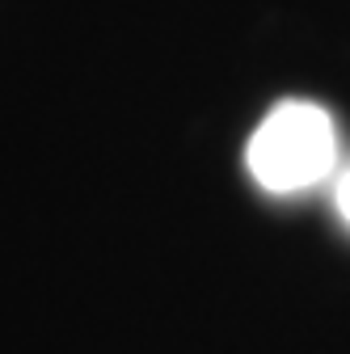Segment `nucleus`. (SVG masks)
<instances>
[{
    "label": "nucleus",
    "mask_w": 350,
    "mask_h": 354,
    "mask_svg": "<svg viewBox=\"0 0 350 354\" xmlns=\"http://www.w3.org/2000/svg\"><path fill=\"white\" fill-rule=\"evenodd\" d=\"M333 207H338V215L350 224V169H342L333 177Z\"/></svg>",
    "instance_id": "f03ea898"
},
{
    "label": "nucleus",
    "mask_w": 350,
    "mask_h": 354,
    "mask_svg": "<svg viewBox=\"0 0 350 354\" xmlns=\"http://www.w3.org/2000/svg\"><path fill=\"white\" fill-rule=\"evenodd\" d=\"M342 140L325 106L287 97L253 127L245 144V169L266 194H304L338 177Z\"/></svg>",
    "instance_id": "f257e3e1"
}]
</instances>
